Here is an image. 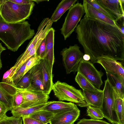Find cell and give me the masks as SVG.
Here are the masks:
<instances>
[{"label": "cell", "mask_w": 124, "mask_h": 124, "mask_svg": "<svg viewBox=\"0 0 124 124\" xmlns=\"http://www.w3.org/2000/svg\"><path fill=\"white\" fill-rule=\"evenodd\" d=\"M75 32L85 54L90 56L93 64L105 56L124 62V34L119 28L85 15Z\"/></svg>", "instance_id": "obj_1"}, {"label": "cell", "mask_w": 124, "mask_h": 124, "mask_svg": "<svg viewBox=\"0 0 124 124\" xmlns=\"http://www.w3.org/2000/svg\"><path fill=\"white\" fill-rule=\"evenodd\" d=\"M30 26L28 21L8 23L0 16V40L8 49L16 51L25 41L34 35V30Z\"/></svg>", "instance_id": "obj_2"}, {"label": "cell", "mask_w": 124, "mask_h": 124, "mask_svg": "<svg viewBox=\"0 0 124 124\" xmlns=\"http://www.w3.org/2000/svg\"><path fill=\"white\" fill-rule=\"evenodd\" d=\"M34 5V2L22 5L9 0H0V16L7 23L22 22L29 19Z\"/></svg>", "instance_id": "obj_3"}, {"label": "cell", "mask_w": 124, "mask_h": 124, "mask_svg": "<svg viewBox=\"0 0 124 124\" xmlns=\"http://www.w3.org/2000/svg\"><path fill=\"white\" fill-rule=\"evenodd\" d=\"M52 90L59 101L74 103L80 107L85 103L83 92L65 82L57 81L53 83Z\"/></svg>", "instance_id": "obj_4"}, {"label": "cell", "mask_w": 124, "mask_h": 124, "mask_svg": "<svg viewBox=\"0 0 124 124\" xmlns=\"http://www.w3.org/2000/svg\"><path fill=\"white\" fill-rule=\"evenodd\" d=\"M105 83L100 108L104 118L113 124H119L115 107L113 89L107 79L105 81Z\"/></svg>", "instance_id": "obj_5"}, {"label": "cell", "mask_w": 124, "mask_h": 124, "mask_svg": "<svg viewBox=\"0 0 124 124\" xmlns=\"http://www.w3.org/2000/svg\"><path fill=\"white\" fill-rule=\"evenodd\" d=\"M85 13L83 5L78 1L69 9L60 29L61 33L65 40L69 37L74 31Z\"/></svg>", "instance_id": "obj_6"}, {"label": "cell", "mask_w": 124, "mask_h": 124, "mask_svg": "<svg viewBox=\"0 0 124 124\" xmlns=\"http://www.w3.org/2000/svg\"><path fill=\"white\" fill-rule=\"evenodd\" d=\"M63 64L67 74L77 71L79 65L83 60V53L77 44L63 48L61 52Z\"/></svg>", "instance_id": "obj_7"}, {"label": "cell", "mask_w": 124, "mask_h": 124, "mask_svg": "<svg viewBox=\"0 0 124 124\" xmlns=\"http://www.w3.org/2000/svg\"><path fill=\"white\" fill-rule=\"evenodd\" d=\"M83 75L97 89L100 88L103 82L101 77L103 73L97 70L93 64L89 61L82 60L78 67L77 71Z\"/></svg>", "instance_id": "obj_8"}, {"label": "cell", "mask_w": 124, "mask_h": 124, "mask_svg": "<svg viewBox=\"0 0 124 124\" xmlns=\"http://www.w3.org/2000/svg\"><path fill=\"white\" fill-rule=\"evenodd\" d=\"M53 23L50 18H45L43 20L38 27L36 34L28 45L24 52L17 59L13 66L14 69H16L43 36L47 32L51 27Z\"/></svg>", "instance_id": "obj_9"}, {"label": "cell", "mask_w": 124, "mask_h": 124, "mask_svg": "<svg viewBox=\"0 0 124 124\" xmlns=\"http://www.w3.org/2000/svg\"><path fill=\"white\" fill-rule=\"evenodd\" d=\"M23 101L19 107L24 108L32 107L48 102L49 95L43 91L31 89H25L22 91Z\"/></svg>", "instance_id": "obj_10"}, {"label": "cell", "mask_w": 124, "mask_h": 124, "mask_svg": "<svg viewBox=\"0 0 124 124\" xmlns=\"http://www.w3.org/2000/svg\"><path fill=\"white\" fill-rule=\"evenodd\" d=\"M97 63L100 64L106 71L115 75L124 83V68L122 62L112 58L105 56L98 59Z\"/></svg>", "instance_id": "obj_11"}, {"label": "cell", "mask_w": 124, "mask_h": 124, "mask_svg": "<svg viewBox=\"0 0 124 124\" xmlns=\"http://www.w3.org/2000/svg\"><path fill=\"white\" fill-rule=\"evenodd\" d=\"M80 110L77 107L73 109L54 114L50 124H73L79 116Z\"/></svg>", "instance_id": "obj_12"}, {"label": "cell", "mask_w": 124, "mask_h": 124, "mask_svg": "<svg viewBox=\"0 0 124 124\" xmlns=\"http://www.w3.org/2000/svg\"><path fill=\"white\" fill-rule=\"evenodd\" d=\"M117 20L124 16V3L121 0H95Z\"/></svg>", "instance_id": "obj_13"}, {"label": "cell", "mask_w": 124, "mask_h": 124, "mask_svg": "<svg viewBox=\"0 0 124 124\" xmlns=\"http://www.w3.org/2000/svg\"><path fill=\"white\" fill-rule=\"evenodd\" d=\"M40 63L43 79V91L49 95L52 90L54 83L53 82L52 69L46 59H41Z\"/></svg>", "instance_id": "obj_14"}, {"label": "cell", "mask_w": 124, "mask_h": 124, "mask_svg": "<svg viewBox=\"0 0 124 124\" xmlns=\"http://www.w3.org/2000/svg\"><path fill=\"white\" fill-rule=\"evenodd\" d=\"M83 5L85 11V15L87 18L99 20L119 28L114 21L88 4L85 0H83Z\"/></svg>", "instance_id": "obj_15"}, {"label": "cell", "mask_w": 124, "mask_h": 124, "mask_svg": "<svg viewBox=\"0 0 124 124\" xmlns=\"http://www.w3.org/2000/svg\"><path fill=\"white\" fill-rule=\"evenodd\" d=\"M29 71L30 73L31 83L29 86L26 89H31L44 92L40 62L32 67Z\"/></svg>", "instance_id": "obj_16"}, {"label": "cell", "mask_w": 124, "mask_h": 124, "mask_svg": "<svg viewBox=\"0 0 124 124\" xmlns=\"http://www.w3.org/2000/svg\"><path fill=\"white\" fill-rule=\"evenodd\" d=\"M55 30L52 27L47 32L45 38L46 49L45 54L42 59H46L52 69L54 62V45Z\"/></svg>", "instance_id": "obj_17"}, {"label": "cell", "mask_w": 124, "mask_h": 124, "mask_svg": "<svg viewBox=\"0 0 124 124\" xmlns=\"http://www.w3.org/2000/svg\"><path fill=\"white\" fill-rule=\"evenodd\" d=\"M83 93L85 103L81 107L91 106L101 108L103 96L102 90L94 91L83 90Z\"/></svg>", "instance_id": "obj_18"}, {"label": "cell", "mask_w": 124, "mask_h": 124, "mask_svg": "<svg viewBox=\"0 0 124 124\" xmlns=\"http://www.w3.org/2000/svg\"><path fill=\"white\" fill-rule=\"evenodd\" d=\"M74 103L62 101H52L43 107L41 110L50 111L54 114L71 110L77 107Z\"/></svg>", "instance_id": "obj_19"}, {"label": "cell", "mask_w": 124, "mask_h": 124, "mask_svg": "<svg viewBox=\"0 0 124 124\" xmlns=\"http://www.w3.org/2000/svg\"><path fill=\"white\" fill-rule=\"evenodd\" d=\"M14 68L13 66L12 67L4 74L2 81L0 82V85L2 88L13 96L18 92L24 90L18 89L16 87L12 78L10 76Z\"/></svg>", "instance_id": "obj_20"}, {"label": "cell", "mask_w": 124, "mask_h": 124, "mask_svg": "<svg viewBox=\"0 0 124 124\" xmlns=\"http://www.w3.org/2000/svg\"><path fill=\"white\" fill-rule=\"evenodd\" d=\"M77 0H62L58 4L50 19L53 22H57L67 10L69 9Z\"/></svg>", "instance_id": "obj_21"}, {"label": "cell", "mask_w": 124, "mask_h": 124, "mask_svg": "<svg viewBox=\"0 0 124 124\" xmlns=\"http://www.w3.org/2000/svg\"><path fill=\"white\" fill-rule=\"evenodd\" d=\"M50 102L48 101L45 103L26 108H23L18 107L13 108L11 110V113L13 116L16 117L22 118L28 116L32 114L41 110L43 107Z\"/></svg>", "instance_id": "obj_22"}, {"label": "cell", "mask_w": 124, "mask_h": 124, "mask_svg": "<svg viewBox=\"0 0 124 124\" xmlns=\"http://www.w3.org/2000/svg\"><path fill=\"white\" fill-rule=\"evenodd\" d=\"M107 79L119 97L124 99V83L115 75L106 71Z\"/></svg>", "instance_id": "obj_23"}, {"label": "cell", "mask_w": 124, "mask_h": 124, "mask_svg": "<svg viewBox=\"0 0 124 124\" xmlns=\"http://www.w3.org/2000/svg\"><path fill=\"white\" fill-rule=\"evenodd\" d=\"M114 90L115 107L119 124H124V99L119 97Z\"/></svg>", "instance_id": "obj_24"}, {"label": "cell", "mask_w": 124, "mask_h": 124, "mask_svg": "<svg viewBox=\"0 0 124 124\" xmlns=\"http://www.w3.org/2000/svg\"><path fill=\"white\" fill-rule=\"evenodd\" d=\"M75 80L83 90L94 91H102L96 88L88 79L79 72H77Z\"/></svg>", "instance_id": "obj_25"}, {"label": "cell", "mask_w": 124, "mask_h": 124, "mask_svg": "<svg viewBox=\"0 0 124 124\" xmlns=\"http://www.w3.org/2000/svg\"><path fill=\"white\" fill-rule=\"evenodd\" d=\"M54 114L50 111L40 110L28 116L45 124H47L49 123Z\"/></svg>", "instance_id": "obj_26"}, {"label": "cell", "mask_w": 124, "mask_h": 124, "mask_svg": "<svg viewBox=\"0 0 124 124\" xmlns=\"http://www.w3.org/2000/svg\"><path fill=\"white\" fill-rule=\"evenodd\" d=\"M87 115L91 119H101L104 118L103 113L100 108L91 106L87 107Z\"/></svg>", "instance_id": "obj_27"}, {"label": "cell", "mask_w": 124, "mask_h": 124, "mask_svg": "<svg viewBox=\"0 0 124 124\" xmlns=\"http://www.w3.org/2000/svg\"><path fill=\"white\" fill-rule=\"evenodd\" d=\"M13 96L6 92L0 85V101L4 103L9 110L12 109Z\"/></svg>", "instance_id": "obj_28"}, {"label": "cell", "mask_w": 124, "mask_h": 124, "mask_svg": "<svg viewBox=\"0 0 124 124\" xmlns=\"http://www.w3.org/2000/svg\"><path fill=\"white\" fill-rule=\"evenodd\" d=\"M85 0L88 4L92 6L99 11L115 22L117 20L116 17L104 9L96 2L95 0Z\"/></svg>", "instance_id": "obj_29"}, {"label": "cell", "mask_w": 124, "mask_h": 124, "mask_svg": "<svg viewBox=\"0 0 124 124\" xmlns=\"http://www.w3.org/2000/svg\"><path fill=\"white\" fill-rule=\"evenodd\" d=\"M47 33L43 36L34 46L31 49L29 53L16 68L15 70L16 72L24 63L28 61L31 58L36 54L39 45L42 40L45 38Z\"/></svg>", "instance_id": "obj_30"}, {"label": "cell", "mask_w": 124, "mask_h": 124, "mask_svg": "<svg viewBox=\"0 0 124 124\" xmlns=\"http://www.w3.org/2000/svg\"><path fill=\"white\" fill-rule=\"evenodd\" d=\"M30 83V73L28 71L15 85V86L18 89L25 90L29 86Z\"/></svg>", "instance_id": "obj_31"}, {"label": "cell", "mask_w": 124, "mask_h": 124, "mask_svg": "<svg viewBox=\"0 0 124 124\" xmlns=\"http://www.w3.org/2000/svg\"><path fill=\"white\" fill-rule=\"evenodd\" d=\"M41 57L36 54L27 61L25 66L24 75L31 68L39 63Z\"/></svg>", "instance_id": "obj_32"}, {"label": "cell", "mask_w": 124, "mask_h": 124, "mask_svg": "<svg viewBox=\"0 0 124 124\" xmlns=\"http://www.w3.org/2000/svg\"><path fill=\"white\" fill-rule=\"evenodd\" d=\"M22 91L18 92L13 96L12 109L19 107L23 104V98Z\"/></svg>", "instance_id": "obj_33"}, {"label": "cell", "mask_w": 124, "mask_h": 124, "mask_svg": "<svg viewBox=\"0 0 124 124\" xmlns=\"http://www.w3.org/2000/svg\"><path fill=\"white\" fill-rule=\"evenodd\" d=\"M27 62L21 66L12 77L13 80L15 85L24 75L25 66Z\"/></svg>", "instance_id": "obj_34"}, {"label": "cell", "mask_w": 124, "mask_h": 124, "mask_svg": "<svg viewBox=\"0 0 124 124\" xmlns=\"http://www.w3.org/2000/svg\"><path fill=\"white\" fill-rule=\"evenodd\" d=\"M76 124H111L101 119H87L83 118L80 120Z\"/></svg>", "instance_id": "obj_35"}, {"label": "cell", "mask_w": 124, "mask_h": 124, "mask_svg": "<svg viewBox=\"0 0 124 124\" xmlns=\"http://www.w3.org/2000/svg\"><path fill=\"white\" fill-rule=\"evenodd\" d=\"M46 49V43L45 38L41 42L36 53L37 54L41 57V59L45 54Z\"/></svg>", "instance_id": "obj_36"}, {"label": "cell", "mask_w": 124, "mask_h": 124, "mask_svg": "<svg viewBox=\"0 0 124 124\" xmlns=\"http://www.w3.org/2000/svg\"><path fill=\"white\" fill-rule=\"evenodd\" d=\"M22 118L23 124H45L28 116Z\"/></svg>", "instance_id": "obj_37"}, {"label": "cell", "mask_w": 124, "mask_h": 124, "mask_svg": "<svg viewBox=\"0 0 124 124\" xmlns=\"http://www.w3.org/2000/svg\"><path fill=\"white\" fill-rule=\"evenodd\" d=\"M9 110V109L6 105L0 101V120L6 116V113Z\"/></svg>", "instance_id": "obj_38"}, {"label": "cell", "mask_w": 124, "mask_h": 124, "mask_svg": "<svg viewBox=\"0 0 124 124\" xmlns=\"http://www.w3.org/2000/svg\"><path fill=\"white\" fill-rule=\"evenodd\" d=\"M8 119L10 124H22V119L21 117L13 116H8Z\"/></svg>", "instance_id": "obj_39"}, {"label": "cell", "mask_w": 124, "mask_h": 124, "mask_svg": "<svg viewBox=\"0 0 124 124\" xmlns=\"http://www.w3.org/2000/svg\"><path fill=\"white\" fill-rule=\"evenodd\" d=\"M122 33L124 34V16H122L115 22Z\"/></svg>", "instance_id": "obj_40"}, {"label": "cell", "mask_w": 124, "mask_h": 124, "mask_svg": "<svg viewBox=\"0 0 124 124\" xmlns=\"http://www.w3.org/2000/svg\"><path fill=\"white\" fill-rule=\"evenodd\" d=\"M10 1L19 4L25 5L29 4L33 2L32 0H9Z\"/></svg>", "instance_id": "obj_41"}, {"label": "cell", "mask_w": 124, "mask_h": 124, "mask_svg": "<svg viewBox=\"0 0 124 124\" xmlns=\"http://www.w3.org/2000/svg\"><path fill=\"white\" fill-rule=\"evenodd\" d=\"M6 50L5 47L3 46L0 43V69H1L2 68V64L1 58V55L2 52Z\"/></svg>", "instance_id": "obj_42"}, {"label": "cell", "mask_w": 124, "mask_h": 124, "mask_svg": "<svg viewBox=\"0 0 124 124\" xmlns=\"http://www.w3.org/2000/svg\"><path fill=\"white\" fill-rule=\"evenodd\" d=\"M0 124H10L8 119V116H6L0 120Z\"/></svg>", "instance_id": "obj_43"}, {"label": "cell", "mask_w": 124, "mask_h": 124, "mask_svg": "<svg viewBox=\"0 0 124 124\" xmlns=\"http://www.w3.org/2000/svg\"><path fill=\"white\" fill-rule=\"evenodd\" d=\"M83 60L85 61H89L90 59V56L88 54H85L83 57Z\"/></svg>", "instance_id": "obj_44"}, {"label": "cell", "mask_w": 124, "mask_h": 124, "mask_svg": "<svg viewBox=\"0 0 124 124\" xmlns=\"http://www.w3.org/2000/svg\"><path fill=\"white\" fill-rule=\"evenodd\" d=\"M32 1L34 2H36L37 4H38L40 3V2L43 1H47V0H32Z\"/></svg>", "instance_id": "obj_45"}, {"label": "cell", "mask_w": 124, "mask_h": 124, "mask_svg": "<svg viewBox=\"0 0 124 124\" xmlns=\"http://www.w3.org/2000/svg\"></svg>", "instance_id": "obj_46"}]
</instances>
